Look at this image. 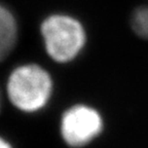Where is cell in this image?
Wrapping results in <instances>:
<instances>
[{"label": "cell", "mask_w": 148, "mask_h": 148, "mask_svg": "<svg viewBox=\"0 0 148 148\" xmlns=\"http://www.w3.org/2000/svg\"><path fill=\"white\" fill-rule=\"evenodd\" d=\"M16 39V25L14 16L0 5V61L9 53Z\"/></svg>", "instance_id": "4"}, {"label": "cell", "mask_w": 148, "mask_h": 148, "mask_svg": "<svg viewBox=\"0 0 148 148\" xmlns=\"http://www.w3.org/2000/svg\"><path fill=\"white\" fill-rule=\"evenodd\" d=\"M41 32L49 55L60 63L73 60L86 41L81 24L68 16L47 18L41 26Z\"/></svg>", "instance_id": "2"}, {"label": "cell", "mask_w": 148, "mask_h": 148, "mask_svg": "<svg viewBox=\"0 0 148 148\" xmlns=\"http://www.w3.org/2000/svg\"><path fill=\"white\" fill-rule=\"evenodd\" d=\"M0 148H12V146L9 145L7 142H5L3 139L0 138Z\"/></svg>", "instance_id": "6"}, {"label": "cell", "mask_w": 148, "mask_h": 148, "mask_svg": "<svg viewBox=\"0 0 148 148\" xmlns=\"http://www.w3.org/2000/svg\"><path fill=\"white\" fill-rule=\"evenodd\" d=\"M9 99L14 105L27 112L42 108L51 92L49 73L37 65H25L16 68L7 83Z\"/></svg>", "instance_id": "1"}, {"label": "cell", "mask_w": 148, "mask_h": 148, "mask_svg": "<svg viewBox=\"0 0 148 148\" xmlns=\"http://www.w3.org/2000/svg\"><path fill=\"white\" fill-rule=\"evenodd\" d=\"M132 29L139 37L148 39V6L137 7L131 18Z\"/></svg>", "instance_id": "5"}, {"label": "cell", "mask_w": 148, "mask_h": 148, "mask_svg": "<svg viewBox=\"0 0 148 148\" xmlns=\"http://www.w3.org/2000/svg\"><path fill=\"white\" fill-rule=\"evenodd\" d=\"M103 127L101 115L97 110L78 105L70 108L63 115L61 133L63 139L72 147L88 144L100 134Z\"/></svg>", "instance_id": "3"}]
</instances>
